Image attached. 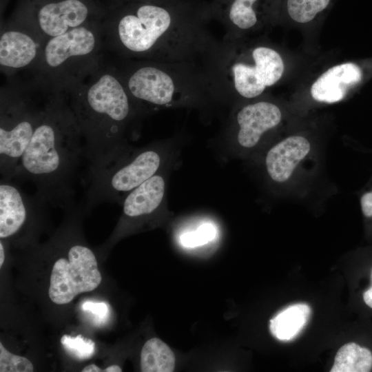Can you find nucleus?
<instances>
[{"label": "nucleus", "instance_id": "1", "mask_svg": "<svg viewBox=\"0 0 372 372\" xmlns=\"http://www.w3.org/2000/svg\"><path fill=\"white\" fill-rule=\"evenodd\" d=\"M211 19L209 3H114L102 23L105 49L123 59L204 63L219 42L207 29Z\"/></svg>", "mask_w": 372, "mask_h": 372}, {"label": "nucleus", "instance_id": "2", "mask_svg": "<svg viewBox=\"0 0 372 372\" xmlns=\"http://www.w3.org/2000/svg\"><path fill=\"white\" fill-rule=\"evenodd\" d=\"M83 159L84 140L68 94L56 90L12 179L31 182L46 204L70 209Z\"/></svg>", "mask_w": 372, "mask_h": 372}, {"label": "nucleus", "instance_id": "3", "mask_svg": "<svg viewBox=\"0 0 372 372\" xmlns=\"http://www.w3.org/2000/svg\"><path fill=\"white\" fill-rule=\"evenodd\" d=\"M67 94L83 137L88 169L108 165L132 149L126 133L141 116L113 63L103 60Z\"/></svg>", "mask_w": 372, "mask_h": 372}, {"label": "nucleus", "instance_id": "4", "mask_svg": "<svg viewBox=\"0 0 372 372\" xmlns=\"http://www.w3.org/2000/svg\"><path fill=\"white\" fill-rule=\"evenodd\" d=\"M113 64L141 116L166 108L220 102L203 62L119 58Z\"/></svg>", "mask_w": 372, "mask_h": 372}, {"label": "nucleus", "instance_id": "5", "mask_svg": "<svg viewBox=\"0 0 372 372\" xmlns=\"http://www.w3.org/2000/svg\"><path fill=\"white\" fill-rule=\"evenodd\" d=\"M221 102L263 96L285 76L282 53L263 39L247 37L219 41L204 62Z\"/></svg>", "mask_w": 372, "mask_h": 372}, {"label": "nucleus", "instance_id": "6", "mask_svg": "<svg viewBox=\"0 0 372 372\" xmlns=\"http://www.w3.org/2000/svg\"><path fill=\"white\" fill-rule=\"evenodd\" d=\"M56 89L31 77L10 78L0 93V173L12 179Z\"/></svg>", "mask_w": 372, "mask_h": 372}, {"label": "nucleus", "instance_id": "7", "mask_svg": "<svg viewBox=\"0 0 372 372\" xmlns=\"http://www.w3.org/2000/svg\"><path fill=\"white\" fill-rule=\"evenodd\" d=\"M103 22L86 24L48 39L32 77L68 93L104 60Z\"/></svg>", "mask_w": 372, "mask_h": 372}, {"label": "nucleus", "instance_id": "8", "mask_svg": "<svg viewBox=\"0 0 372 372\" xmlns=\"http://www.w3.org/2000/svg\"><path fill=\"white\" fill-rule=\"evenodd\" d=\"M166 146L154 143L132 149L108 165L88 169L84 179L86 208L105 203L122 205L129 193L165 167Z\"/></svg>", "mask_w": 372, "mask_h": 372}, {"label": "nucleus", "instance_id": "9", "mask_svg": "<svg viewBox=\"0 0 372 372\" xmlns=\"http://www.w3.org/2000/svg\"><path fill=\"white\" fill-rule=\"evenodd\" d=\"M107 11L96 0H25L16 15L48 39L86 24L103 22Z\"/></svg>", "mask_w": 372, "mask_h": 372}, {"label": "nucleus", "instance_id": "10", "mask_svg": "<svg viewBox=\"0 0 372 372\" xmlns=\"http://www.w3.org/2000/svg\"><path fill=\"white\" fill-rule=\"evenodd\" d=\"M68 257L58 259L51 272L48 296L57 304H68L78 294L94 290L102 280L95 255L87 247L73 245Z\"/></svg>", "mask_w": 372, "mask_h": 372}, {"label": "nucleus", "instance_id": "11", "mask_svg": "<svg viewBox=\"0 0 372 372\" xmlns=\"http://www.w3.org/2000/svg\"><path fill=\"white\" fill-rule=\"evenodd\" d=\"M47 40L32 23L15 14L1 28V72L10 78L19 72L30 73Z\"/></svg>", "mask_w": 372, "mask_h": 372}, {"label": "nucleus", "instance_id": "12", "mask_svg": "<svg viewBox=\"0 0 372 372\" xmlns=\"http://www.w3.org/2000/svg\"><path fill=\"white\" fill-rule=\"evenodd\" d=\"M238 103L230 118L228 132L235 145L241 149L256 147L282 121L280 107L262 96Z\"/></svg>", "mask_w": 372, "mask_h": 372}, {"label": "nucleus", "instance_id": "13", "mask_svg": "<svg viewBox=\"0 0 372 372\" xmlns=\"http://www.w3.org/2000/svg\"><path fill=\"white\" fill-rule=\"evenodd\" d=\"M18 180L1 178L0 238L12 237L19 232L34 212L46 203L35 194L26 193Z\"/></svg>", "mask_w": 372, "mask_h": 372}, {"label": "nucleus", "instance_id": "14", "mask_svg": "<svg viewBox=\"0 0 372 372\" xmlns=\"http://www.w3.org/2000/svg\"><path fill=\"white\" fill-rule=\"evenodd\" d=\"M336 0H262L260 12L265 26L288 24L309 27L320 21Z\"/></svg>", "mask_w": 372, "mask_h": 372}, {"label": "nucleus", "instance_id": "15", "mask_svg": "<svg viewBox=\"0 0 372 372\" xmlns=\"http://www.w3.org/2000/svg\"><path fill=\"white\" fill-rule=\"evenodd\" d=\"M262 1L212 0L209 3L212 19L218 21L225 29L223 39L245 38L263 28Z\"/></svg>", "mask_w": 372, "mask_h": 372}, {"label": "nucleus", "instance_id": "16", "mask_svg": "<svg viewBox=\"0 0 372 372\" xmlns=\"http://www.w3.org/2000/svg\"><path fill=\"white\" fill-rule=\"evenodd\" d=\"M362 68L354 62L346 61L333 65L313 81L309 86V94L318 103H338L362 81Z\"/></svg>", "mask_w": 372, "mask_h": 372}, {"label": "nucleus", "instance_id": "17", "mask_svg": "<svg viewBox=\"0 0 372 372\" xmlns=\"http://www.w3.org/2000/svg\"><path fill=\"white\" fill-rule=\"evenodd\" d=\"M165 168L127 194L122 203L123 221L141 220L163 209L167 204Z\"/></svg>", "mask_w": 372, "mask_h": 372}, {"label": "nucleus", "instance_id": "18", "mask_svg": "<svg viewBox=\"0 0 372 372\" xmlns=\"http://www.w3.org/2000/svg\"><path fill=\"white\" fill-rule=\"evenodd\" d=\"M310 150L311 143L303 135H291L280 141L265 156V165L269 177L275 183L287 182Z\"/></svg>", "mask_w": 372, "mask_h": 372}, {"label": "nucleus", "instance_id": "19", "mask_svg": "<svg viewBox=\"0 0 372 372\" xmlns=\"http://www.w3.org/2000/svg\"><path fill=\"white\" fill-rule=\"evenodd\" d=\"M175 366L173 351L161 340H147L141 352V369L143 372H172Z\"/></svg>", "mask_w": 372, "mask_h": 372}, {"label": "nucleus", "instance_id": "20", "mask_svg": "<svg viewBox=\"0 0 372 372\" xmlns=\"http://www.w3.org/2000/svg\"><path fill=\"white\" fill-rule=\"evenodd\" d=\"M302 304L290 305L269 320L276 327L275 338L289 341L302 331L309 319L303 313Z\"/></svg>", "mask_w": 372, "mask_h": 372}, {"label": "nucleus", "instance_id": "21", "mask_svg": "<svg viewBox=\"0 0 372 372\" xmlns=\"http://www.w3.org/2000/svg\"><path fill=\"white\" fill-rule=\"evenodd\" d=\"M61 343L70 355L79 360L88 359L95 352L94 342L80 335L76 337L63 335L61 338Z\"/></svg>", "mask_w": 372, "mask_h": 372}, {"label": "nucleus", "instance_id": "22", "mask_svg": "<svg viewBox=\"0 0 372 372\" xmlns=\"http://www.w3.org/2000/svg\"><path fill=\"white\" fill-rule=\"evenodd\" d=\"M216 235V229L211 223H203L196 230L187 231L180 235L179 240L184 247L194 248L213 240Z\"/></svg>", "mask_w": 372, "mask_h": 372}, {"label": "nucleus", "instance_id": "23", "mask_svg": "<svg viewBox=\"0 0 372 372\" xmlns=\"http://www.w3.org/2000/svg\"><path fill=\"white\" fill-rule=\"evenodd\" d=\"M33 371V365L28 359L10 353L0 342L1 372H32Z\"/></svg>", "mask_w": 372, "mask_h": 372}, {"label": "nucleus", "instance_id": "24", "mask_svg": "<svg viewBox=\"0 0 372 372\" xmlns=\"http://www.w3.org/2000/svg\"><path fill=\"white\" fill-rule=\"evenodd\" d=\"M81 309L90 315L95 324H103L108 319L110 307L105 302L86 300L81 304Z\"/></svg>", "mask_w": 372, "mask_h": 372}, {"label": "nucleus", "instance_id": "25", "mask_svg": "<svg viewBox=\"0 0 372 372\" xmlns=\"http://www.w3.org/2000/svg\"><path fill=\"white\" fill-rule=\"evenodd\" d=\"M360 206L363 215L372 217V191L364 193L360 198Z\"/></svg>", "mask_w": 372, "mask_h": 372}, {"label": "nucleus", "instance_id": "26", "mask_svg": "<svg viewBox=\"0 0 372 372\" xmlns=\"http://www.w3.org/2000/svg\"><path fill=\"white\" fill-rule=\"evenodd\" d=\"M371 287L363 293L364 303L372 309V269L371 272Z\"/></svg>", "mask_w": 372, "mask_h": 372}, {"label": "nucleus", "instance_id": "27", "mask_svg": "<svg viewBox=\"0 0 372 372\" xmlns=\"http://www.w3.org/2000/svg\"><path fill=\"white\" fill-rule=\"evenodd\" d=\"M82 372H101L103 371L101 369H100L98 366H96L94 364H90L85 367H84L82 370Z\"/></svg>", "mask_w": 372, "mask_h": 372}, {"label": "nucleus", "instance_id": "28", "mask_svg": "<svg viewBox=\"0 0 372 372\" xmlns=\"http://www.w3.org/2000/svg\"><path fill=\"white\" fill-rule=\"evenodd\" d=\"M105 372H121V368L116 364L111 365L103 370Z\"/></svg>", "mask_w": 372, "mask_h": 372}, {"label": "nucleus", "instance_id": "29", "mask_svg": "<svg viewBox=\"0 0 372 372\" xmlns=\"http://www.w3.org/2000/svg\"><path fill=\"white\" fill-rule=\"evenodd\" d=\"M5 260V250L2 241L0 242V267H2Z\"/></svg>", "mask_w": 372, "mask_h": 372}, {"label": "nucleus", "instance_id": "30", "mask_svg": "<svg viewBox=\"0 0 372 372\" xmlns=\"http://www.w3.org/2000/svg\"><path fill=\"white\" fill-rule=\"evenodd\" d=\"M123 1H128V0H112V3H116V2Z\"/></svg>", "mask_w": 372, "mask_h": 372}]
</instances>
